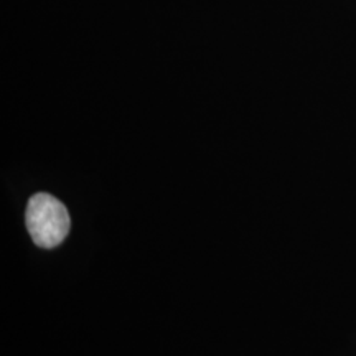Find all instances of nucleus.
Wrapping results in <instances>:
<instances>
[{
  "label": "nucleus",
  "instance_id": "f257e3e1",
  "mask_svg": "<svg viewBox=\"0 0 356 356\" xmlns=\"http://www.w3.org/2000/svg\"><path fill=\"white\" fill-rule=\"evenodd\" d=\"M25 225L37 246L51 249L65 241L71 221L68 210L60 200L48 193H37L26 207Z\"/></svg>",
  "mask_w": 356,
  "mask_h": 356
}]
</instances>
